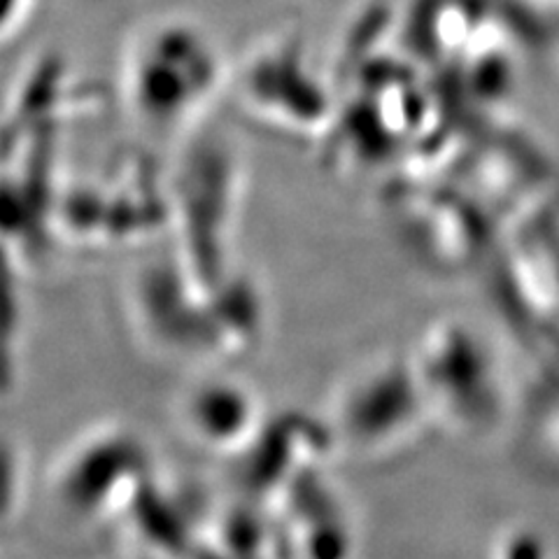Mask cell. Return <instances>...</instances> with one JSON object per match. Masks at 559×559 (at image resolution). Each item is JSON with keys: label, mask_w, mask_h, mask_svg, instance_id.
I'll list each match as a JSON object with an SVG mask.
<instances>
[{"label": "cell", "mask_w": 559, "mask_h": 559, "mask_svg": "<svg viewBox=\"0 0 559 559\" xmlns=\"http://www.w3.org/2000/svg\"><path fill=\"white\" fill-rule=\"evenodd\" d=\"M224 75V57L205 26L189 16H156L127 43L121 98L150 135H180L219 94Z\"/></svg>", "instance_id": "cell-1"}, {"label": "cell", "mask_w": 559, "mask_h": 559, "mask_svg": "<svg viewBox=\"0 0 559 559\" xmlns=\"http://www.w3.org/2000/svg\"><path fill=\"white\" fill-rule=\"evenodd\" d=\"M28 0H0V40H5L26 22Z\"/></svg>", "instance_id": "cell-2"}]
</instances>
